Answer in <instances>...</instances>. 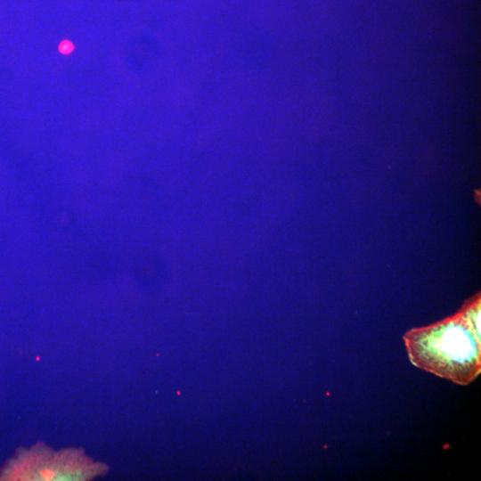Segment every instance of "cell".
Instances as JSON below:
<instances>
[{
	"mask_svg": "<svg viewBox=\"0 0 481 481\" xmlns=\"http://www.w3.org/2000/svg\"><path fill=\"white\" fill-rule=\"evenodd\" d=\"M103 470L102 465L91 462L76 451L51 453L38 448L17 460L9 477L31 480H85Z\"/></svg>",
	"mask_w": 481,
	"mask_h": 481,
	"instance_id": "2",
	"label": "cell"
},
{
	"mask_svg": "<svg viewBox=\"0 0 481 481\" xmlns=\"http://www.w3.org/2000/svg\"><path fill=\"white\" fill-rule=\"evenodd\" d=\"M404 341L412 364L458 385H469L481 371L479 306L461 316L411 330Z\"/></svg>",
	"mask_w": 481,
	"mask_h": 481,
	"instance_id": "1",
	"label": "cell"
},
{
	"mask_svg": "<svg viewBox=\"0 0 481 481\" xmlns=\"http://www.w3.org/2000/svg\"><path fill=\"white\" fill-rule=\"evenodd\" d=\"M74 50L73 44L69 40L62 41L59 45V51L62 54H69Z\"/></svg>",
	"mask_w": 481,
	"mask_h": 481,
	"instance_id": "3",
	"label": "cell"
}]
</instances>
